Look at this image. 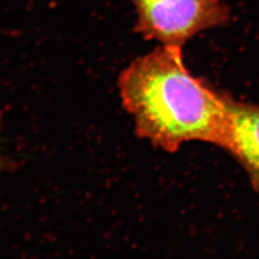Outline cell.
<instances>
[{"mask_svg": "<svg viewBox=\"0 0 259 259\" xmlns=\"http://www.w3.org/2000/svg\"><path fill=\"white\" fill-rule=\"evenodd\" d=\"M118 89L141 139L167 152L188 142L229 151L232 97L193 76L183 49L160 45L121 71Z\"/></svg>", "mask_w": 259, "mask_h": 259, "instance_id": "6da1fadb", "label": "cell"}, {"mask_svg": "<svg viewBox=\"0 0 259 259\" xmlns=\"http://www.w3.org/2000/svg\"><path fill=\"white\" fill-rule=\"evenodd\" d=\"M136 31L162 46L183 49L200 32L223 26L230 11L223 0H131Z\"/></svg>", "mask_w": 259, "mask_h": 259, "instance_id": "7a4b0ae2", "label": "cell"}, {"mask_svg": "<svg viewBox=\"0 0 259 259\" xmlns=\"http://www.w3.org/2000/svg\"><path fill=\"white\" fill-rule=\"evenodd\" d=\"M231 145L229 152L247 173L259 192V106L231 100Z\"/></svg>", "mask_w": 259, "mask_h": 259, "instance_id": "3957f363", "label": "cell"}, {"mask_svg": "<svg viewBox=\"0 0 259 259\" xmlns=\"http://www.w3.org/2000/svg\"><path fill=\"white\" fill-rule=\"evenodd\" d=\"M2 133H3V120L2 116H0V173H3L7 171L10 166V162L8 160V158L5 156V153L3 151L2 147Z\"/></svg>", "mask_w": 259, "mask_h": 259, "instance_id": "277c9868", "label": "cell"}]
</instances>
